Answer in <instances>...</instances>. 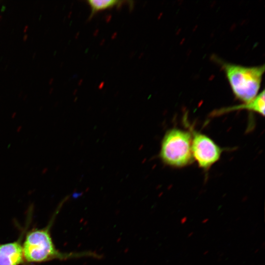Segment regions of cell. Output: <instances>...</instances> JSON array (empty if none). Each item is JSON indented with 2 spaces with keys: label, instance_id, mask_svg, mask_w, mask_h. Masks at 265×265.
I'll list each match as a JSON object with an SVG mask.
<instances>
[{
  "label": "cell",
  "instance_id": "e0dca14e",
  "mask_svg": "<svg viewBox=\"0 0 265 265\" xmlns=\"http://www.w3.org/2000/svg\"><path fill=\"white\" fill-rule=\"evenodd\" d=\"M36 53L35 52L33 54V55H32V58H35V56L36 55Z\"/></svg>",
  "mask_w": 265,
  "mask_h": 265
},
{
  "label": "cell",
  "instance_id": "2e32d148",
  "mask_svg": "<svg viewBox=\"0 0 265 265\" xmlns=\"http://www.w3.org/2000/svg\"><path fill=\"white\" fill-rule=\"evenodd\" d=\"M53 88H51L50 90V91H49V94H51L52 91H53Z\"/></svg>",
  "mask_w": 265,
  "mask_h": 265
},
{
  "label": "cell",
  "instance_id": "30bf717a",
  "mask_svg": "<svg viewBox=\"0 0 265 265\" xmlns=\"http://www.w3.org/2000/svg\"><path fill=\"white\" fill-rule=\"evenodd\" d=\"M28 37V35L25 34L23 37V41H26Z\"/></svg>",
  "mask_w": 265,
  "mask_h": 265
},
{
  "label": "cell",
  "instance_id": "8fae6325",
  "mask_svg": "<svg viewBox=\"0 0 265 265\" xmlns=\"http://www.w3.org/2000/svg\"><path fill=\"white\" fill-rule=\"evenodd\" d=\"M5 9H6V6L5 5H2L0 9V11L1 12H3L5 10Z\"/></svg>",
  "mask_w": 265,
  "mask_h": 265
},
{
  "label": "cell",
  "instance_id": "7402d4cb",
  "mask_svg": "<svg viewBox=\"0 0 265 265\" xmlns=\"http://www.w3.org/2000/svg\"><path fill=\"white\" fill-rule=\"evenodd\" d=\"M239 219H240V217H238V218L236 219V220H237V221H238Z\"/></svg>",
  "mask_w": 265,
  "mask_h": 265
},
{
  "label": "cell",
  "instance_id": "3957f363",
  "mask_svg": "<svg viewBox=\"0 0 265 265\" xmlns=\"http://www.w3.org/2000/svg\"><path fill=\"white\" fill-rule=\"evenodd\" d=\"M159 157L164 164L174 167L192 163L190 132L177 128L167 131L161 141Z\"/></svg>",
  "mask_w": 265,
  "mask_h": 265
},
{
  "label": "cell",
  "instance_id": "9c48e42d",
  "mask_svg": "<svg viewBox=\"0 0 265 265\" xmlns=\"http://www.w3.org/2000/svg\"><path fill=\"white\" fill-rule=\"evenodd\" d=\"M209 221V218H205L202 221L203 224L207 223Z\"/></svg>",
  "mask_w": 265,
  "mask_h": 265
},
{
  "label": "cell",
  "instance_id": "5b68a950",
  "mask_svg": "<svg viewBox=\"0 0 265 265\" xmlns=\"http://www.w3.org/2000/svg\"><path fill=\"white\" fill-rule=\"evenodd\" d=\"M23 237L24 233L15 241L0 244V265H20L25 263Z\"/></svg>",
  "mask_w": 265,
  "mask_h": 265
},
{
  "label": "cell",
  "instance_id": "cb8c5ba5",
  "mask_svg": "<svg viewBox=\"0 0 265 265\" xmlns=\"http://www.w3.org/2000/svg\"><path fill=\"white\" fill-rule=\"evenodd\" d=\"M7 66H8V65H7L5 66V68H4V70L6 69Z\"/></svg>",
  "mask_w": 265,
  "mask_h": 265
},
{
  "label": "cell",
  "instance_id": "ac0fdd59",
  "mask_svg": "<svg viewBox=\"0 0 265 265\" xmlns=\"http://www.w3.org/2000/svg\"><path fill=\"white\" fill-rule=\"evenodd\" d=\"M23 93V91H21L20 92V93H19V97H21V96L22 95Z\"/></svg>",
  "mask_w": 265,
  "mask_h": 265
},
{
  "label": "cell",
  "instance_id": "ba28073f",
  "mask_svg": "<svg viewBox=\"0 0 265 265\" xmlns=\"http://www.w3.org/2000/svg\"><path fill=\"white\" fill-rule=\"evenodd\" d=\"M187 217L186 216H184L181 219V223L182 224H184V223H185L186 222V221H187Z\"/></svg>",
  "mask_w": 265,
  "mask_h": 265
},
{
  "label": "cell",
  "instance_id": "44dd1931",
  "mask_svg": "<svg viewBox=\"0 0 265 265\" xmlns=\"http://www.w3.org/2000/svg\"><path fill=\"white\" fill-rule=\"evenodd\" d=\"M2 18V15H0V21L1 20V19Z\"/></svg>",
  "mask_w": 265,
  "mask_h": 265
},
{
  "label": "cell",
  "instance_id": "7a4b0ae2",
  "mask_svg": "<svg viewBox=\"0 0 265 265\" xmlns=\"http://www.w3.org/2000/svg\"><path fill=\"white\" fill-rule=\"evenodd\" d=\"M219 63L225 72L236 97L244 102L252 101L258 94L265 65L247 67L226 62Z\"/></svg>",
  "mask_w": 265,
  "mask_h": 265
},
{
  "label": "cell",
  "instance_id": "8992f818",
  "mask_svg": "<svg viewBox=\"0 0 265 265\" xmlns=\"http://www.w3.org/2000/svg\"><path fill=\"white\" fill-rule=\"evenodd\" d=\"M265 91L263 90L259 93L252 101L234 106L222 108L214 111L212 114L218 115L233 110L247 109L256 112L263 116L265 115Z\"/></svg>",
  "mask_w": 265,
  "mask_h": 265
},
{
  "label": "cell",
  "instance_id": "ffe728a7",
  "mask_svg": "<svg viewBox=\"0 0 265 265\" xmlns=\"http://www.w3.org/2000/svg\"><path fill=\"white\" fill-rule=\"evenodd\" d=\"M27 96V95H25V96H24L23 99H24V100H25V99L26 98Z\"/></svg>",
  "mask_w": 265,
  "mask_h": 265
},
{
  "label": "cell",
  "instance_id": "9a60e30c",
  "mask_svg": "<svg viewBox=\"0 0 265 265\" xmlns=\"http://www.w3.org/2000/svg\"><path fill=\"white\" fill-rule=\"evenodd\" d=\"M208 253H209V251H208V250H207V251H205V252H204L203 255H207Z\"/></svg>",
  "mask_w": 265,
  "mask_h": 265
},
{
  "label": "cell",
  "instance_id": "5bb4252c",
  "mask_svg": "<svg viewBox=\"0 0 265 265\" xmlns=\"http://www.w3.org/2000/svg\"><path fill=\"white\" fill-rule=\"evenodd\" d=\"M193 234V232H192L189 233L188 234L187 237H188V238H190V237H191V236H192Z\"/></svg>",
  "mask_w": 265,
  "mask_h": 265
},
{
  "label": "cell",
  "instance_id": "603a6c76",
  "mask_svg": "<svg viewBox=\"0 0 265 265\" xmlns=\"http://www.w3.org/2000/svg\"><path fill=\"white\" fill-rule=\"evenodd\" d=\"M41 17H42V15H40V17H39V20H40Z\"/></svg>",
  "mask_w": 265,
  "mask_h": 265
},
{
  "label": "cell",
  "instance_id": "6da1fadb",
  "mask_svg": "<svg viewBox=\"0 0 265 265\" xmlns=\"http://www.w3.org/2000/svg\"><path fill=\"white\" fill-rule=\"evenodd\" d=\"M54 216L48 225L41 229H33L27 232L23 242L25 263H41L54 260H65L69 259L92 256L91 252L63 253L58 250L51 235L50 229Z\"/></svg>",
  "mask_w": 265,
  "mask_h": 265
},
{
  "label": "cell",
  "instance_id": "d6986e66",
  "mask_svg": "<svg viewBox=\"0 0 265 265\" xmlns=\"http://www.w3.org/2000/svg\"><path fill=\"white\" fill-rule=\"evenodd\" d=\"M259 251V249H257L255 251L254 253L256 254V253H258Z\"/></svg>",
  "mask_w": 265,
  "mask_h": 265
},
{
  "label": "cell",
  "instance_id": "7c38bea8",
  "mask_svg": "<svg viewBox=\"0 0 265 265\" xmlns=\"http://www.w3.org/2000/svg\"><path fill=\"white\" fill-rule=\"evenodd\" d=\"M28 25H26L24 27V32H26L27 29H28Z\"/></svg>",
  "mask_w": 265,
  "mask_h": 265
},
{
  "label": "cell",
  "instance_id": "4fadbf2b",
  "mask_svg": "<svg viewBox=\"0 0 265 265\" xmlns=\"http://www.w3.org/2000/svg\"><path fill=\"white\" fill-rule=\"evenodd\" d=\"M53 80H54L53 78L51 79L49 81V84H52V82H53Z\"/></svg>",
  "mask_w": 265,
  "mask_h": 265
},
{
  "label": "cell",
  "instance_id": "277c9868",
  "mask_svg": "<svg viewBox=\"0 0 265 265\" xmlns=\"http://www.w3.org/2000/svg\"><path fill=\"white\" fill-rule=\"evenodd\" d=\"M191 134V152L193 159L199 166L209 169L220 158L222 149L210 137L193 130L189 127Z\"/></svg>",
  "mask_w": 265,
  "mask_h": 265
},
{
  "label": "cell",
  "instance_id": "52a82bcc",
  "mask_svg": "<svg viewBox=\"0 0 265 265\" xmlns=\"http://www.w3.org/2000/svg\"><path fill=\"white\" fill-rule=\"evenodd\" d=\"M125 1L114 0H89L87 2L91 8L90 18L97 12L112 8L115 6H119Z\"/></svg>",
  "mask_w": 265,
  "mask_h": 265
}]
</instances>
